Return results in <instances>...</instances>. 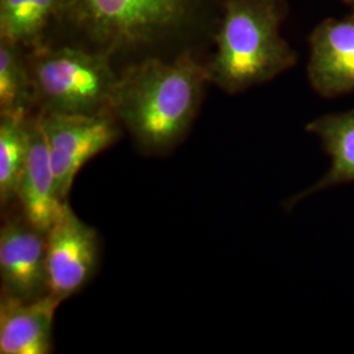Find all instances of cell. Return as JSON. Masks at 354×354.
<instances>
[{
    "label": "cell",
    "instance_id": "cell-5",
    "mask_svg": "<svg viewBox=\"0 0 354 354\" xmlns=\"http://www.w3.org/2000/svg\"><path fill=\"white\" fill-rule=\"evenodd\" d=\"M38 120L48 143L58 197L66 203L77 174L113 146L122 125L112 111L97 114L44 113Z\"/></svg>",
    "mask_w": 354,
    "mask_h": 354
},
{
    "label": "cell",
    "instance_id": "cell-8",
    "mask_svg": "<svg viewBox=\"0 0 354 354\" xmlns=\"http://www.w3.org/2000/svg\"><path fill=\"white\" fill-rule=\"evenodd\" d=\"M307 79L324 99L354 92V11L342 19L328 17L307 37Z\"/></svg>",
    "mask_w": 354,
    "mask_h": 354
},
{
    "label": "cell",
    "instance_id": "cell-7",
    "mask_svg": "<svg viewBox=\"0 0 354 354\" xmlns=\"http://www.w3.org/2000/svg\"><path fill=\"white\" fill-rule=\"evenodd\" d=\"M1 295L35 301L50 294L46 232L23 214L8 216L0 230Z\"/></svg>",
    "mask_w": 354,
    "mask_h": 354
},
{
    "label": "cell",
    "instance_id": "cell-15",
    "mask_svg": "<svg viewBox=\"0 0 354 354\" xmlns=\"http://www.w3.org/2000/svg\"><path fill=\"white\" fill-rule=\"evenodd\" d=\"M345 6H348L351 8V11H354V0H340Z\"/></svg>",
    "mask_w": 354,
    "mask_h": 354
},
{
    "label": "cell",
    "instance_id": "cell-11",
    "mask_svg": "<svg viewBox=\"0 0 354 354\" xmlns=\"http://www.w3.org/2000/svg\"><path fill=\"white\" fill-rule=\"evenodd\" d=\"M306 130L320 140L324 151L328 153L330 167L313 187L286 201L288 210L317 192L354 183V108L319 115L306 125Z\"/></svg>",
    "mask_w": 354,
    "mask_h": 354
},
{
    "label": "cell",
    "instance_id": "cell-1",
    "mask_svg": "<svg viewBox=\"0 0 354 354\" xmlns=\"http://www.w3.org/2000/svg\"><path fill=\"white\" fill-rule=\"evenodd\" d=\"M221 13L222 0H62L48 45L106 55L118 71L147 58L201 57Z\"/></svg>",
    "mask_w": 354,
    "mask_h": 354
},
{
    "label": "cell",
    "instance_id": "cell-14",
    "mask_svg": "<svg viewBox=\"0 0 354 354\" xmlns=\"http://www.w3.org/2000/svg\"><path fill=\"white\" fill-rule=\"evenodd\" d=\"M32 118L23 114H0V203L16 200V192L26 165L32 133Z\"/></svg>",
    "mask_w": 354,
    "mask_h": 354
},
{
    "label": "cell",
    "instance_id": "cell-12",
    "mask_svg": "<svg viewBox=\"0 0 354 354\" xmlns=\"http://www.w3.org/2000/svg\"><path fill=\"white\" fill-rule=\"evenodd\" d=\"M62 0H0V38L26 51L46 46Z\"/></svg>",
    "mask_w": 354,
    "mask_h": 354
},
{
    "label": "cell",
    "instance_id": "cell-3",
    "mask_svg": "<svg viewBox=\"0 0 354 354\" xmlns=\"http://www.w3.org/2000/svg\"><path fill=\"white\" fill-rule=\"evenodd\" d=\"M288 15L286 0H222L214 50L205 62L210 84L236 95L292 68L297 51L282 36Z\"/></svg>",
    "mask_w": 354,
    "mask_h": 354
},
{
    "label": "cell",
    "instance_id": "cell-6",
    "mask_svg": "<svg viewBox=\"0 0 354 354\" xmlns=\"http://www.w3.org/2000/svg\"><path fill=\"white\" fill-rule=\"evenodd\" d=\"M96 230L80 219L70 203L46 231V266L50 294L62 302L82 290L99 266Z\"/></svg>",
    "mask_w": 354,
    "mask_h": 354
},
{
    "label": "cell",
    "instance_id": "cell-2",
    "mask_svg": "<svg viewBox=\"0 0 354 354\" xmlns=\"http://www.w3.org/2000/svg\"><path fill=\"white\" fill-rule=\"evenodd\" d=\"M210 84L201 57L147 58L118 71L112 112L140 150L162 155L189 133Z\"/></svg>",
    "mask_w": 354,
    "mask_h": 354
},
{
    "label": "cell",
    "instance_id": "cell-4",
    "mask_svg": "<svg viewBox=\"0 0 354 354\" xmlns=\"http://www.w3.org/2000/svg\"><path fill=\"white\" fill-rule=\"evenodd\" d=\"M36 108L44 113L112 111L118 70L99 53L55 44L28 51Z\"/></svg>",
    "mask_w": 354,
    "mask_h": 354
},
{
    "label": "cell",
    "instance_id": "cell-10",
    "mask_svg": "<svg viewBox=\"0 0 354 354\" xmlns=\"http://www.w3.org/2000/svg\"><path fill=\"white\" fill-rule=\"evenodd\" d=\"M16 201L21 214L41 231H48L61 214L64 203L57 194L55 177L45 134L37 112L32 118L30 146L24 169L19 180Z\"/></svg>",
    "mask_w": 354,
    "mask_h": 354
},
{
    "label": "cell",
    "instance_id": "cell-9",
    "mask_svg": "<svg viewBox=\"0 0 354 354\" xmlns=\"http://www.w3.org/2000/svg\"><path fill=\"white\" fill-rule=\"evenodd\" d=\"M61 299L48 294L35 301L0 298V353L49 354Z\"/></svg>",
    "mask_w": 354,
    "mask_h": 354
},
{
    "label": "cell",
    "instance_id": "cell-13",
    "mask_svg": "<svg viewBox=\"0 0 354 354\" xmlns=\"http://www.w3.org/2000/svg\"><path fill=\"white\" fill-rule=\"evenodd\" d=\"M37 112L28 51L0 38V114Z\"/></svg>",
    "mask_w": 354,
    "mask_h": 354
}]
</instances>
